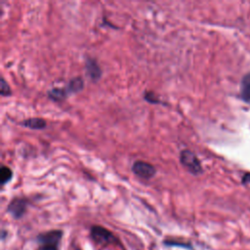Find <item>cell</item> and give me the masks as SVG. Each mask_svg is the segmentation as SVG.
Instances as JSON below:
<instances>
[{
    "label": "cell",
    "mask_w": 250,
    "mask_h": 250,
    "mask_svg": "<svg viewBox=\"0 0 250 250\" xmlns=\"http://www.w3.org/2000/svg\"><path fill=\"white\" fill-rule=\"evenodd\" d=\"M0 93L2 96L6 97V96H10L12 94L11 88L8 85V83L6 82V80L4 78H1V83H0Z\"/></svg>",
    "instance_id": "obj_12"
},
{
    "label": "cell",
    "mask_w": 250,
    "mask_h": 250,
    "mask_svg": "<svg viewBox=\"0 0 250 250\" xmlns=\"http://www.w3.org/2000/svg\"><path fill=\"white\" fill-rule=\"evenodd\" d=\"M37 250H58L55 245H43Z\"/></svg>",
    "instance_id": "obj_14"
},
{
    "label": "cell",
    "mask_w": 250,
    "mask_h": 250,
    "mask_svg": "<svg viewBox=\"0 0 250 250\" xmlns=\"http://www.w3.org/2000/svg\"><path fill=\"white\" fill-rule=\"evenodd\" d=\"M67 91L62 88H53L48 92V97L54 102H61L65 99Z\"/></svg>",
    "instance_id": "obj_10"
},
{
    "label": "cell",
    "mask_w": 250,
    "mask_h": 250,
    "mask_svg": "<svg viewBox=\"0 0 250 250\" xmlns=\"http://www.w3.org/2000/svg\"><path fill=\"white\" fill-rule=\"evenodd\" d=\"M86 69H87V74L89 75L92 81H98L101 78L102 70L95 60L88 59L86 61Z\"/></svg>",
    "instance_id": "obj_5"
},
{
    "label": "cell",
    "mask_w": 250,
    "mask_h": 250,
    "mask_svg": "<svg viewBox=\"0 0 250 250\" xmlns=\"http://www.w3.org/2000/svg\"><path fill=\"white\" fill-rule=\"evenodd\" d=\"M91 235L92 238L100 244H105L115 241L114 235L106 229L101 226H94L91 229Z\"/></svg>",
    "instance_id": "obj_3"
},
{
    "label": "cell",
    "mask_w": 250,
    "mask_h": 250,
    "mask_svg": "<svg viewBox=\"0 0 250 250\" xmlns=\"http://www.w3.org/2000/svg\"><path fill=\"white\" fill-rule=\"evenodd\" d=\"M180 162L192 175L202 173V167L199 159L189 149H183L180 152Z\"/></svg>",
    "instance_id": "obj_1"
},
{
    "label": "cell",
    "mask_w": 250,
    "mask_h": 250,
    "mask_svg": "<svg viewBox=\"0 0 250 250\" xmlns=\"http://www.w3.org/2000/svg\"><path fill=\"white\" fill-rule=\"evenodd\" d=\"M240 94L243 101L250 104V72L247 73L241 81Z\"/></svg>",
    "instance_id": "obj_8"
},
{
    "label": "cell",
    "mask_w": 250,
    "mask_h": 250,
    "mask_svg": "<svg viewBox=\"0 0 250 250\" xmlns=\"http://www.w3.org/2000/svg\"><path fill=\"white\" fill-rule=\"evenodd\" d=\"M132 171L138 177H140L142 179H146V180L152 178L156 173V170L153 165H151L150 163H148L146 161H143V160L135 161L132 166Z\"/></svg>",
    "instance_id": "obj_2"
},
{
    "label": "cell",
    "mask_w": 250,
    "mask_h": 250,
    "mask_svg": "<svg viewBox=\"0 0 250 250\" xmlns=\"http://www.w3.org/2000/svg\"><path fill=\"white\" fill-rule=\"evenodd\" d=\"M84 87V81L81 77H74L72 78L67 87H66V91L67 93H78L80 92Z\"/></svg>",
    "instance_id": "obj_9"
},
{
    "label": "cell",
    "mask_w": 250,
    "mask_h": 250,
    "mask_svg": "<svg viewBox=\"0 0 250 250\" xmlns=\"http://www.w3.org/2000/svg\"><path fill=\"white\" fill-rule=\"evenodd\" d=\"M145 99L148 102V103H151V104H160L161 102L157 99L156 95L151 93V92H146V95H145Z\"/></svg>",
    "instance_id": "obj_13"
},
{
    "label": "cell",
    "mask_w": 250,
    "mask_h": 250,
    "mask_svg": "<svg viewBox=\"0 0 250 250\" xmlns=\"http://www.w3.org/2000/svg\"><path fill=\"white\" fill-rule=\"evenodd\" d=\"M26 206H27V200L25 198L16 197L11 201L7 210L14 218L19 219L24 214L26 210Z\"/></svg>",
    "instance_id": "obj_4"
},
{
    "label": "cell",
    "mask_w": 250,
    "mask_h": 250,
    "mask_svg": "<svg viewBox=\"0 0 250 250\" xmlns=\"http://www.w3.org/2000/svg\"><path fill=\"white\" fill-rule=\"evenodd\" d=\"M22 126L33 129V130H41L46 127V121L43 118L40 117H32V118H27L21 122Z\"/></svg>",
    "instance_id": "obj_7"
},
{
    "label": "cell",
    "mask_w": 250,
    "mask_h": 250,
    "mask_svg": "<svg viewBox=\"0 0 250 250\" xmlns=\"http://www.w3.org/2000/svg\"><path fill=\"white\" fill-rule=\"evenodd\" d=\"M13 177V172L11 170V168H9L8 166H2L1 170H0V180H1V184L5 185L7 184Z\"/></svg>",
    "instance_id": "obj_11"
},
{
    "label": "cell",
    "mask_w": 250,
    "mask_h": 250,
    "mask_svg": "<svg viewBox=\"0 0 250 250\" xmlns=\"http://www.w3.org/2000/svg\"><path fill=\"white\" fill-rule=\"evenodd\" d=\"M61 236H62L61 230H52V231L41 234L39 236V240L44 242L45 245H55V243L60 240Z\"/></svg>",
    "instance_id": "obj_6"
}]
</instances>
